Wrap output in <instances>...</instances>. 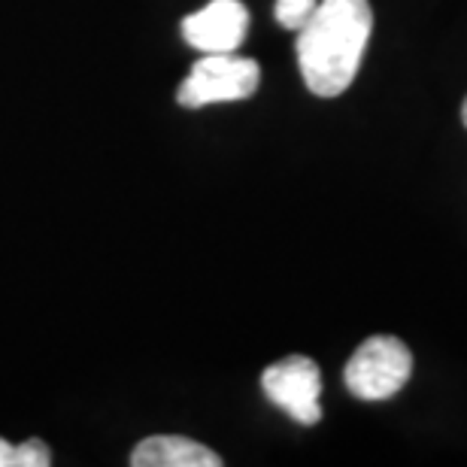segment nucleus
<instances>
[{
    "label": "nucleus",
    "instance_id": "6",
    "mask_svg": "<svg viewBox=\"0 0 467 467\" xmlns=\"http://www.w3.org/2000/svg\"><path fill=\"white\" fill-rule=\"evenodd\" d=\"M134 467H219L222 459L210 446L180 434H158L146 437L143 443L134 446L130 452Z\"/></svg>",
    "mask_w": 467,
    "mask_h": 467
},
{
    "label": "nucleus",
    "instance_id": "7",
    "mask_svg": "<svg viewBox=\"0 0 467 467\" xmlns=\"http://www.w3.org/2000/svg\"><path fill=\"white\" fill-rule=\"evenodd\" d=\"M316 0H276V22L288 31H301L316 13Z\"/></svg>",
    "mask_w": 467,
    "mask_h": 467
},
{
    "label": "nucleus",
    "instance_id": "5",
    "mask_svg": "<svg viewBox=\"0 0 467 467\" xmlns=\"http://www.w3.org/2000/svg\"><path fill=\"white\" fill-rule=\"evenodd\" d=\"M249 13L240 0H210L198 13L185 16L182 36L203 55L213 52H234L246 40Z\"/></svg>",
    "mask_w": 467,
    "mask_h": 467
},
{
    "label": "nucleus",
    "instance_id": "1",
    "mask_svg": "<svg viewBox=\"0 0 467 467\" xmlns=\"http://www.w3.org/2000/svg\"><path fill=\"white\" fill-rule=\"evenodd\" d=\"M373 31V9L368 0H322L297 31V64L306 88L319 98L343 95Z\"/></svg>",
    "mask_w": 467,
    "mask_h": 467
},
{
    "label": "nucleus",
    "instance_id": "4",
    "mask_svg": "<svg viewBox=\"0 0 467 467\" xmlns=\"http://www.w3.org/2000/svg\"><path fill=\"white\" fill-rule=\"evenodd\" d=\"M261 389L295 422L316 425L322 419V373L316 368V361L306 358V355H288V358L270 364L261 373Z\"/></svg>",
    "mask_w": 467,
    "mask_h": 467
},
{
    "label": "nucleus",
    "instance_id": "2",
    "mask_svg": "<svg viewBox=\"0 0 467 467\" xmlns=\"http://www.w3.org/2000/svg\"><path fill=\"white\" fill-rule=\"evenodd\" d=\"M261 82L258 61L240 58L234 52H213L194 64L189 77L182 79L176 100L185 109H201L225 100H243L255 95Z\"/></svg>",
    "mask_w": 467,
    "mask_h": 467
},
{
    "label": "nucleus",
    "instance_id": "10",
    "mask_svg": "<svg viewBox=\"0 0 467 467\" xmlns=\"http://www.w3.org/2000/svg\"><path fill=\"white\" fill-rule=\"evenodd\" d=\"M462 119H464V125H467V100H464V107H462Z\"/></svg>",
    "mask_w": 467,
    "mask_h": 467
},
{
    "label": "nucleus",
    "instance_id": "8",
    "mask_svg": "<svg viewBox=\"0 0 467 467\" xmlns=\"http://www.w3.org/2000/svg\"><path fill=\"white\" fill-rule=\"evenodd\" d=\"M49 464H52L49 446L36 441V437L16 446V467H49Z\"/></svg>",
    "mask_w": 467,
    "mask_h": 467
},
{
    "label": "nucleus",
    "instance_id": "9",
    "mask_svg": "<svg viewBox=\"0 0 467 467\" xmlns=\"http://www.w3.org/2000/svg\"><path fill=\"white\" fill-rule=\"evenodd\" d=\"M0 467H16V446L0 437Z\"/></svg>",
    "mask_w": 467,
    "mask_h": 467
},
{
    "label": "nucleus",
    "instance_id": "3",
    "mask_svg": "<svg viewBox=\"0 0 467 467\" xmlns=\"http://www.w3.org/2000/svg\"><path fill=\"white\" fill-rule=\"evenodd\" d=\"M413 370V355L398 337L364 340L343 370V382L358 400H386L404 389Z\"/></svg>",
    "mask_w": 467,
    "mask_h": 467
}]
</instances>
